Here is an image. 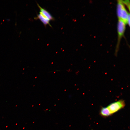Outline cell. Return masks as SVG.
<instances>
[{"mask_svg":"<svg viewBox=\"0 0 130 130\" xmlns=\"http://www.w3.org/2000/svg\"><path fill=\"white\" fill-rule=\"evenodd\" d=\"M117 11L118 19L121 20L126 24H127L128 19L130 14L126 10L122 0H117Z\"/></svg>","mask_w":130,"mask_h":130,"instance_id":"1","label":"cell"},{"mask_svg":"<svg viewBox=\"0 0 130 130\" xmlns=\"http://www.w3.org/2000/svg\"><path fill=\"white\" fill-rule=\"evenodd\" d=\"M125 106L124 100L121 99L110 104L106 107L112 115L124 108Z\"/></svg>","mask_w":130,"mask_h":130,"instance_id":"2","label":"cell"},{"mask_svg":"<svg viewBox=\"0 0 130 130\" xmlns=\"http://www.w3.org/2000/svg\"><path fill=\"white\" fill-rule=\"evenodd\" d=\"M126 24L122 20L118 19L117 26L118 37L116 48V52H117L121 39L123 36L126 29Z\"/></svg>","mask_w":130,"mask_h":130,"instance_id":"3","label":"cell"},{"mask_svg":"<svg viewBox=\"0 0 130 130\" xmlns=\"http://www.w3.org/2000/svg\"><path fill=\"white\" fill-rule=\"evenodd\" d=\"M99 114L101 117L104 118L111 116L106 107H101L100 109Z\"/></svg>","mask_w":130,"mask_h":130,"instance_id":"4","label":"cell"},{"mask_svg":"<svg viewBox=\"0 0 130 130\" xmlns=\"http://www.w3.org/2000/svg\"><path fill=\"white\" fill-rule=\"evenodd\" d=\"M37 5L40 9V11L42 12L44 15L46 16L50 20H54V17L48 11L41 7L38 3H37Z\"/></svg>","mask_w":130,"mask_h":130,"instance_id":"5","label":"cell"},{"mask_svg":"<svg viewBox=\"0 0 130 130\" xmlns=\"http://www.w3.org/2000/svg\"><path fill=\"white\" fill-rule=\"evenodd\" d=\"M34 18L35 19H39L40 20L45 26L48 24L50 26L52 27L51 26V25L49 23L50 20H47L43 18L39 14H38L37 17H35Z\"/></svg>","mask_w":130,"mask_h":130,"instance_id":"6","label":"cell"},{"mask_svg":"<svg viewBox=\"0 0 130 130\" xmlns=\"http://www.w3.org/2000/svg\"><path fill=\"white\" fill-rule=\"evenodd\" d=\"M122 2L125 5L127 6L129 10L130 11V1L129 0H122Z\"/></svg>","mask_w":130,"mask_h":130,"instance_id":"7","label":"cell"},{"mask_svg":"<svg viewBox=\"0 0 130 130\" xmlns=\"http://www.w3.org/2000/svg\"><path fill=\"white\" fill-rule=\"evenodd\" d=\"M39 14L43 18L46 20H50L46 16L44 15L42 12L40 11L39 12Z\"/></svg>","mask_w":130,"mask_h":130,"instance_id":"8","label":"cell"}]
</instances>
